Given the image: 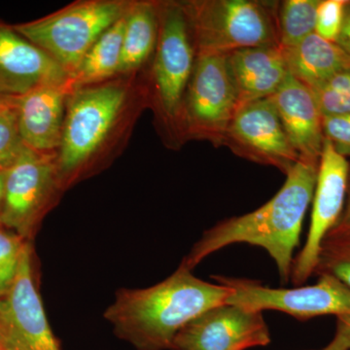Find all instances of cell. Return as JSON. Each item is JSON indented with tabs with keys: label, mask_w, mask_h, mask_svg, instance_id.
<instances>
[{
	"label": "cell",
	"mask_w": 350,
	"mask_h": 350,
	"mask_svg": "<svg viewBox=\"0 0 350 350\" xmlns=\"http://www.w3.org/2000/svg\"><path fill=\"white\" fill-rule=\"evenodd\" d=\"M319 165V162L300 159L268 202L207 230L182 260V266L192 271L216 251L232 244L247 243L266 250L275 261L282 282H289L295 248L300 243L304 218L312 202Z\"/></svg>",
	"instance_id": "obj_1"
},
{
	"label": "cell",
	"mask_w": 350,
	"mask_h": 350,
	"mask_svg": "<svg viewBox=\"0 0 350 350\" xmlns=\"http://www.w3.org/2000/svg\"><path fill=\"white\" fill-rule=\"evenodd\" d=\"M232 293V288L204 282L180 264L167 280L153 286L118 290L103 317L119 338L137 350H170L186 324L224 305Z\"/></svg>",
	"instance_id": "obj_2"
},
{
	"label": "cell",
	"mask_w": 350,
	"mask_h": 350,
	"mask_svg": "<svg viewBox=\"0 0 350 350\" xmlns=\"http://www.w3.org/2000/svg\"><path fill=\"white\" fill-rule=\"evenodd\" d=\"M131 93L130 83L124 80L72 90L56 154L57 180L63 192L93 172L101 152L124 123Z\"/></svg>",
	"instance_id": "obj_3"
},
{
	"label": "cell",
	"mask_w": 350,
	"mask_h": 350,
	"mask_svg": "<svg viewBox=\"0 0 350 350\" xmlns=\"http://www.w3.org/2000/svg\"><path fill=\"white\" fill-rule=\"evenodd\" d=\"M199 55H227L254 47H280L278 1H180Z\"/></svg>",
	"instance_id": "obj_4"
},
{
	"label": "cell",
	"mask_w": 350,
	"mask_h": 350,
	"mask_svg": "<svg viewBox=\"0 0 350 350\" xmlns=\"http://www.w3.org/2000/svg\"><path fill=\"white\" fill-rule=\"evenodd\" d=\"M160 29L151 72L150 100L170 147L183 144L181 114L196 51L180 1L160 2Z\"/></svg>",
	"instance_id": "obj_5"
},
{
	"label": "cell",
	"mask_w": 350,
	"mask_h": 350,
	"mask_svg": "<svg viewBox=\"0 0 350 350\" xmlns=\"http://www.w3.org/2000/svg\"><path fill=\"white\" fill-rule=\"evenodd\" d=\"M131 4L123 0L78 1L14 27L57 62L71 80L92 46L126 15Z\"/></svg>",
	"instance_id": "obj_6"
},
{
	"label": "cell",
	"mask_w": 350,
	"mask_h": 350,
	"mask_svg": "<svg viewBox=\"0 0 350 350\" xmlns=\"http://www.w3.org/2000/svg\"><path fill=\"white\" fill-rule=\"evenodd\" d=\"M239 109L226 55L196 56L181 114L183 142L206 140L223 146L226 133Z\"/></svg>",
	"instance_id": "obj_7"
},
{
	"label": "cell",
	"mask_w": 350,
	"mask_h": 350,
	"mask_svg": "<svg viewBox=\"0 0 350 350\" xmlns=\"http://www.w3.org/2000/svg\"><path fill=\"white\" fill-rule=\"evenodd\" d=\"M62 192L56 154L39 153L25 146L3 169L2 227L31 241Z\"/></svg>",
	"instance_id": "obj_8"
},
{
	"label": "cell",
	"mask_w": 350,
	"mask_h": 350,
	"mask_svg": "<svg viewBox=\"0 0 350 350\" xmlns=\"http://www.w3.org/2000/svg\"><path fill=\"white\" fill-rule=\"evenodd\" d=\"M319 275L313 285L271 288L256 280L214 276L220 284L232 288L227 303L247 310H278L306 321L324 315L350 314V288L327 273Z\"/></svg>",
	"instance_id": "obj_9"
},
{
	"label": "cell",
	"mask_w": 350,
	"mask_h": 350,
	"mask_svg": "<svg viewBox=\"0 0 350 350\" xmlns=\"http://www.w3.org/2000/svg\"><path fill=\"white\" fill-rule=\"evenodd\" d=\"M349 163L324 140L317 185L312 198V219L305 245L293 261L292 283L301 286L315 273L322 243L337 224L349 190Z\"/></svg>",
	"instance_id": "obj_10"
},
{
	"label": "cell",
	"mask_w": 350,
	"mask_h": 350,
	"mask_svg": "<svg viewBox=\"0 0 350 350\" xmlns=\"http://www.w3.org/2000/svg\"><path fill=\"white\" fill-rule=\"evenodd\" d=\"M31 241L25 244L12 286L0 299L6 350H61L36 286Z\"/></svg>",
	"instance_id": "obj_11"
},
{
	"label": "cell",
	"mask_w": 350,
	"mask_h": 350,
	"mask_svg": "<svg viewBox=\"0 0 350 350\" xmlns=\"http://www.w3.org/2000/svg\"><path fill=\"white\" fill-rule=\"evenodd\" d=\"M223 146L241 158L271 165L284 174L300 161L269 98L239 108L228 128Z\"/></svg>",
	"instance_id": "obj_12"
},
{
	"label": "cell",
	"mask_w": 350,
	"mask_h": 350,
	"mask_svg": "<svg viewBox=\"0 0 350 350\" xmlns=\"http://www.w3.org/2000/svg\"><path fill=\"white\" fill-rule=\"evenodd\" d=\"M269 342L271 334L262 312L224 304L186 324L170 350H246Z\"/></svg>",
	"instance_id": "obj_13"
},
{
	"label": "cell",
	"mask_w": 350,
	"mask_h": 350,
	"mask_svg": "<svg viewBox=\"0 0 350 350\" xmlns=\"http://www.w3.org/2000/svg\"><path fill=\"white\" fill-rule=\"evenodd\" d=\"M70 76L16 31L0 21V96L16 100L45 84H68Z\"/></svg>",
	"instance_id": "obj_14"
},
{
	"label": "cell",
	"mask_w": 350,
	"mask_h": 350,
	"mask_svg": "<svg viewBox=\"0 0 350 350\" xmlns=\"http://www.w3.org/2000/svg\"><path fill=\"white\" fill-rule=\"evenodd\" d=\"M73 88L45 84L14 101L25 146L44 154H57L61 146L66 107Z\"/></svg>",
	"instance_id": "obj_15"
},
{
	"label": "cell",
	"mask_w": 350,
	"mask_h": 350,
	"mask_svg": "<svg viewBox=\"0 0 350 350\" xmlns=\"http://www.w3.org/2000/svg\"><path fill=\"white\" fill-rule=\"evenodd\" d=\"M269 98L300 159L319 162L325 138L322 114L312 90L288 75Z\"/></svg>",
	"instance_id": "obj_16"
},
{
	"label": "cell",
	"mask_w": 350,
	"mask_h": 350,
	"mask_svg": "<svg viewBox=\"0 0 350 350\" xmlns=\"http://www.w3.org/2000/svg\"><path fill=\"white\" fill-rule=\"evenodd\" d=\"M226 57L239 108L271 98L289 75L280 47L246 48Z\"/></svg>",
	"instance_id": "obj_17"
},
{
	"label": "cell",
	"mask_w": 350,
	"mask_h": 350,
	"mask_svg": "<svg viewBox=\"0 0 350 350\" xmlns=\"http://www.w3.org/2000/svg\"><path fill=\"white\" fill-rule=\"evenodd\" d=\"M280 50L288 73L310 90L350 68L349 55L337 43L327 41L315 32L298 45Z\"/></svg>",
	"instance_id": "obj_18"
},
{
	"label": "cell",
	"mask_w": 350,
	"mask_h": 350,
	"mask_svg": "<svg viewBox=\"0 0 350 350\" xmlns=\"http://www.w3.org/2000/svg\"><path fill=\"white\" fill-rule=\"evenodd\" d=\"M160 2H133L126 15L118 75H130L155 55L160 29Z\"/></svg>",
	"instance_id": "obj_19"
},
{
	"label": "cell",
	"mask_w": 350,
	"mask_h": 350,
	"mask_svg": "<svg viewBox=\"0 0 350 350\" xmlns=\"http://www.w3.org/2000/svg\"><path fill=\"white\" fill-rule=\"evenodd\" d=\"M126 15L110 27L92 46L71 77L73 89L108 81L113 76L118 75Z\"/></svg>",
	"instance_id": "obj_20"
},
{
	"label": "cell",
	"mask_w": 350,
	"mask_h": 350,
	"mask_svg": "<svg viewBox=\"0 0 350 350\" xmlns=\"http://www.w3.org/2000/svg\"><path fill=\"white\" fill-rule=\"evenodd\" d=\"M320 0H284L278 3V36L280 49L298 45L313 33Z\"/></svg>",
	"instance_id": "obj_21"
},
{
	"label": "cell",
	"mask_w": 350,
	"mask_h": 350,
	"mask_svg": "<svg viewBox=\"0 0 350 350\" xmlns=\"http://www.w3.org/2000/svg\"><path fill=\"white\" fill-rule=\"evenodd\" d=\"M314 273L334 276L350 288V234L326 237Z\"/></svg>",
	"instance_id": "obj_22"
},
{
	"label": "cell",
	"mask_w": 350,
	"mask_h": 350,
	"mask_svg": "<svg viewBox=\"0 0 350 350\" xmlns=\"http://www.w3.org/2000/svg\"><path fill=\"white\" fill-rule=\"evenodd\" d=\"M322 116L350 114V68L312 90Z\"/></svg>",
	"instance_id": "obj_23"
},
{
	"label": "cell",
	"mask_w": 350,
	"mask_h": 350,
	"mask_svg": "<svg viewBox=\"0 0 350 350\" xmlns=\"http://www.w3.org/2000/svg\"><path fill=\"white\" fill-rule=\"evenodd\" d=\"M27 243L19 234L0 226V299L12 286Z\"/></svg>",
	"instance_id": "obj_24"
},
{
	"label": "cell",
	"mask_w": 350,
	"mask_h": 350,
	"mask_svg": "<svg viewBox=\"0 0 350 350\" xmlns=\"http://www.w3.org/2000/svg\"><path fill=\"white\" fill-rule=\"evenodd\" d=\"M15 101V100H14ZM15 105L0 113V167L4 169L24 150Z\"/></svg>",
	"instance_id": "obj_25"
},
{
	"label": "cell",
	"mask_w": 350,
	"mask_h": 350,
	"mask_svg": "<svg viewBox=\"0 0 350 350\" xmlns=\"http://www.w3.org/2000/svg\"><path fill=\"white\" fill-rule=\"evenodd\" d=\"M347 0H320L314 32L320 38L336 43L344 20Z\"/></svg>",
	"instance_id": "obj_26"
},
{
	"label": "cell",
	"mask_w": 350,
	"mask_h": 350,
	"mask_svg": "<svg viewBox=\"0 0 350 350\" xmlns=\"http://www.w3.org/2000/svg\"><path fill=\"white\" fill-rule=\"evenodd\" d=\"M324 138L340 156L350 157V114L322 116Z\"/></svg>",
	"instance_id": "obj_27"
},
{
	"label": "cell",
	"mask_w": 350,
	"mask_h": 350,
	"mask_svg": "<svg viewBox=\"0 0 350 350\" xmlns=\"http://www.w3.org/2000/svg\"><path fill=\"white\" fill-rule=\"evenodd\" d=\"M322 350H350V314L337 317L335 336Z\"/></svg>",
	"instance_id": "obj_28"
},
{
	"label": "cell",
	"mask_w": 350,
	"mask_h": 350,
	"mask_svg": "<svg viewBox=\"0 0 350 350\" xmlns=\"http://www.w3.org/2000/svg\"><path fill=\"white\" fill-rule=\"evenodd\" d=\"M336 43L350 56V1L345 5L344 20Z\"/></svg>",
	"instance_id": "obj_29"
},
{
	"label": "cell",
	"mask_w": 350,
	"mask_h": 350,
	"mask_svg": "<svg viewBox=\"0 0 350 350\" xmlns=\"http://www.w3.org/2000/svg\"><path fill=\"white\" fill-rule=\"evenodd\" d=\"M350 234V188L347 204L337 224L331 230L327 236H340V234Z\"/></svg>",
	"instance_id": "obj_30"
},
{
	"label": "cell",
	"mask_w": 350,
	"mask_h": 350,
	"mask_svg": "<svg viewBox=\"0 0 350 350\" xmlns=\"http://www.w3.org/2000/svg\"><path fill=\"white\" fill-rule=\"evenodd\" d=\"M2 202H3V169L0 167V226L1 225Z\"/></svg>",
	"instance_id": "obj_31"
},
{
	"label": "cell",
	"mask_w": 350,
	"mask_h": 350,
	"mask_svg": "<svg viewBox=\"0 0 350 350\" xmlns=\"http://www.w3.org/2000/svg\"><path fill=\"white\" fill-rule=\"evenodd\" d=\"M14 100H9V98H1V96H0V113L4 111V110L7 109L8 107H12Z\"/></svg>",
	"instance_id": "obj_32"
},
{
	"label": "cell",
	"mask_w": 350,
	"mask_h": 350,
	"mask_svg": "<svg viewBox=\"0 0 350 350\" xmlns=\"http://www.w3.org/2000/svg\"><path fill=\"white\" fill-rule=\"evenodd\" d=\"M3 334H4L3 321H2L1 312H0V345H1L2 340H3Z\"/></svg>",
	"instance_id": "obj_33"
},
{
	"label": "cell",
	"mask_w": 350,
	"mask_h": 350,
	"mask_svg": "<svg viewBox=\"0 0 350 350\" xmlns=\"http://www.w3.org/2000/svg\"><path fill=\"white\" fill-rule=\"evenodd\" d=\"M0 350H6V349H4V347H2L1 345H0Z\"/></svg>",
	"instance_id": "obj_34"
}]
</instances>
